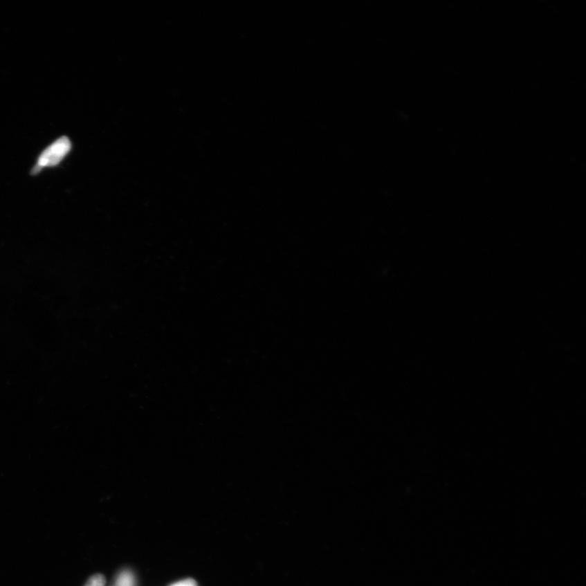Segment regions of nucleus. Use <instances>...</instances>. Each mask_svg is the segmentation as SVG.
Listing matches in <instances>:
<instances>
[{
    "instance_id": "nucleus-1",
    "label": "nucleus",
    "mask_w": 586,
    "mask_h": 586,
    "mask_svg": "<svg viewBox=\"0 0 586 586\" xmlns=\"http://www.w3.org/2000/svg\"><path fill=\"white\" fill-rule=\"evenodd\" d=\"M71 149V143L66 136L58 138L42 152L32 174H38L44 167H51L61 163Z\"/></svg>"
},
{
    "instance_id": "nucleus-2",
    "label": "nucleus",
    "mask_w": 586,
    "mask_h": 586,
    "mask_svg": "<svg viewBox=\"0 0 586 586\" xmlns=\"http://www.w3.org/2000/svg\"><path fill=\"white\" fill-rule=\"evenodd\" d=\"M117 586H135V578L130 571H124L119 574L117 579Z\"/></svg>"
},
{
    "instance_id": "nucleus-3",
    "label": "nucleus",
    "mask_w": 586,
    "mask_h": 586,
    "mask_svg": "<svg viewBox=\"0 0 586 586\" xmlns=\"http://www.w3.org/2000/svg\"><path fill=\"white\" fill-rule=\"evenodd\" d=\"M105 578L102 575L96 574L87 581L85 586H104Z\"/></svg>"
},
{
    "instance_id": "nucleus-4",
    "label": "nucleus",
    "mask_w": 586,
    "mask_h": 586,
    "mask_svg": "<svg viewBox=\"0 0 586 586\" xmlns=\"http://www.w3.org/2000/svg\"><path fill=\"white\" fill-rule=\"evenodd\" d=\"M172 586H196V584L193 580L188 579L183 581H180V583L174 584Z\"/></svg>"
}]
</instances>
